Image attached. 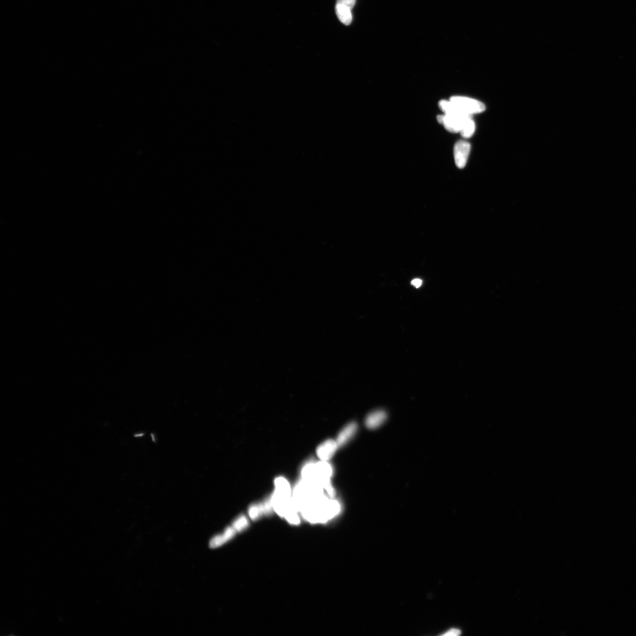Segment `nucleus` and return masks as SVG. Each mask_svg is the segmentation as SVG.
Returning <instances> with one entry per match:
<instances>
[{"label": "nucleus", "mask_w": 636, "mask_h": 636, "mask_svg": "<svg viewBox=\"0 0 636 636\" xmlns=\"http://www.w3.org/2000/svg\"><path fill=\"white\" fill-rule=\"evenodd\" d=\"M450 100L460 113L472 116L473 114L483 112L486 110L484 103L476 99L465 96H453Z\"/></svg>", "instance_id": "nucleus-1"}, {"label": "nucleus", "mask_w": 636, "mask_h": 636, "mask_svg": "<svg viewBox=\"0 0 636 636\" xmlns=\"http://www.w3.org/2000/svg\"><path fill=\"white\" fill-rule=\"evenodd\" d=\"M469 117L462 113L440 115L437 117L438 122L442 124L448 132L460 133L465 121Z\"/></svg>", "instance_id": "nucleus-2"}, {"label": "nucleus", "mask_w": 636, "mask_h": 636, "mask_svg": "<svg viewBox=\"0 0 636 636\" xmlns=\"http://www.w3.org/2000/svg\"><path fill=\"white\" fill-rule=\"evenodd\" d=\"M471 151V145L467 141H460L454 146V156L455 165L459 169L466 166Z\"/></svg>", "instance_id": "nucleus-3"}, {"label": "nucleus", "mask_w": 636, "mask_h": 636, "mask_svg": "<svg viewBox=\"0 0 636 636\" xmlns=\"http://www.w3.org/2000/svg\"><path fill=\"white\" fill-rule=\"evenodd\" d=\"M339 447L335 441L329 440L325 441L317 448V455L322 461H327L332 458Z\"/></svg>", "instance_id": "nucleus-4"}, {"label": "nucleus", "mask_w": 636, "mask_h": 636, "mask_svg": "<svg viewBox=\"0 0 636 636\" xmlns=\"http://www.w3.org/2000/svg\"><path fill=\"white\" fill-rule=\"evenodd\" d=\"M387 419V413L384 411L372 412L365 420L366 426L369 429H375L381 426Z\"/></svg>", "instance_id": "nucleus-5"}, {"label": "nucleus", "mask_w": 636, "mask_h": 636, "mask_svg": "<svg viewBox=\"0 0 636 636\" xmlns=\"http://www.w3.org/2000/svg\"><path fill=\"white\" fill-rule=\"evenodd\" d=\"M236 532L232 527L226 528L222 534L214 536L210 540L209 543L210 547L214 548L224 545L225 543L228 542L229 540L233 538L234 535H235Z\"/></svg>", "instance_id": "nucleus-6"}, {"label": "nucleus", "mask_w": 636, "mask_h": 636, "mask_svg": "<svg viewBox=\"0 0 636 636\" xmlns=\"http://www.w3.org/2000/svg\"><path fill=\"white\" fill-rule=\"evenodd\" d=\"M357 425L355 423H351L347 425L342 430L339 436L337 437L336 443L339 446H343L347 443L348 441L352 438L357 430Z\"/></svg>", "instance_id": "nucleus-7"}, {"label": "nucleus", "mask_w": 636, "mask_h": 636, "mask_svg": "<svg viewBox=\"0 0 636 636\" xmlns=\"http://www.w3.org/2000/svg\"><path fill=\"white\" fill-rule=\"evenodd\" d=\"M317 481L318 482L325 480H330L333 474L332 468L326 461L316 464Z\"/></svg>", "instance_id": "nucleus-8"}, {"label": "nucleus", "mask_w": 636, "mask_h": 636, "mask_svg": "<svg viewBox=\"0 0 636 636\" xmlns=\"http://www.w3.org/2000/svg\"><path fill=\"white\" fill-rule=\"evenodd\" d=\"M351 10L347 6L336 3L335 11L337 17L345 25H349L352 23V15Z\"/></svg>", "instance_id": "nucleus-9"}, {"label": "nucleus", "mask_w": 636, "mask_h": 636, "mask_svg": "<svg viewBox=\"0 0 636 636\" xmlns=\"http://www.w3.org/2000/svg\"><path fill=\"white\" fill-rule=\"evenodd\" d=\"M275 492L286 498H291V489L288 481L283 477H278L275 480Z\"/></svg>", "instance_id": "nucleus-10"}, {"label": "nucleus", "mask_w": 636, "mask_h": 636, "mask_svg": "<svg viewBox=\"0 0 636 636\" xmlns=\"http://www.w3.org/2000/svg\"><path fill=\"white\" fill-rule=\"evenodd\" d=\"M302 480L308 482H317L316 464L309 463L302 469Z\"/></svg>", "instance_id": "nucleus-11"}, {"label": "nucleus", "mask_w": 636, "mask_h": 636, "mask_svg": "<svg viewBox=\"0 0 636 636\" xmlns=\"http://www.w3.org/2000/svg\"><path fill=\"white\" fill-rule=\"evenodd\" d=\"M475 130V122L472 117H469L465 121L460 133L464 138H470L474 134Z\"/></svg>", "instance_id": "nucleus-12"}, {"label": "nucleus", "mask_w": 636, "mask_h": 636, "mask_svg": "<svg viewBox=\"0 0 636 636\" xmlns=\"http://www.w3.org/2000/svg\"><path fill=\"white\" fill-rule=\"evenodd\" d=\"M248 525V519H246V516H242L233 523L232 527L236 531H241L247 527Z\"/></svg>", "instance_id": "nucleus-13"}, {"label": "nucleus", "mask_w": 636, "mask_h": 636, "mask_svg": "<svg viewBox=\"0 0 636 636\" xmlns=\"http://www.w3.org/2000/svg\"><path fill=\"white\" fill-rule=\"evenodd\" d=\"M264 511L263 505H259V506H254L250 507L249 511V514L250 518L254 519L257 518L258 516Z\"/></svg>", "instance_id": "nucleus-14"}, {"label": "nucleus", "mask_w": 636, "mask_h": 636, "mask_svg": "<svg viewBox=\"0 0 636 636\" xmlns=\"http://www.w3.org/2000/svg\"><path fill=\"white\" fill-rule=\"evenodd\" d=\"M336 3L347 6L352 10L355 5L356 0H337Z\"/></svg>", "instance_id": "nucleus-15"}, {"label": "nucleus", "mask_w": 636, "mask_h": 636, "mask_svg": "<svg viewBox=\"0 0 636 636\" xmlns=\"http://www.w3.org/2000/svg\"><path fill=\"white\" fill-rule=\"evenodd\" d=\"M460 634H461L460 630L458 629H453L450 630H449L448 632H447L446 633L444 634V635L456 636V635H459Z\"/></svg>", "instance_id": "nucleus-16"}, {"label": "nucleus", "mask_w": 636, "mask_h": 636, "mask_svg": "<svg viewBox=\"0 0 636 636\" xmlns=\"http://www.w3.org/2000/svg\"><path fill=\"white\" fill-rule=\"evenodd\" d=\"M422 283L423 281L420 279H414L411 282V285L414 286L416 288H420V286L422 285Z\"/></svg>", "instance_id": "nucleus-17"}]
</instances>
